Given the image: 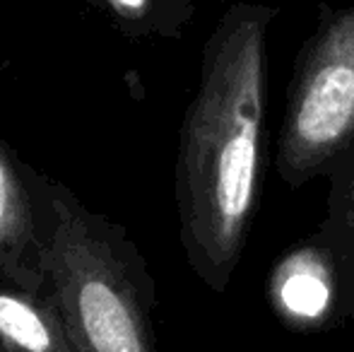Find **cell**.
<instances>
[{"label": "cell", "instance_id": "277c9868", "mask_svg": "<svg viewBox=\"0 0 354 352\" xmlns=\"http://www.w3.org/2000/svg\"><path fill=\"white\" fill-rule=\"evenodd\" d=\"M0 280L24 292H41L44 261L32 188L24 160L0 138Z\"/></svg>", "mask_w": 354, "mask_h": 352}, {"label": "cell", "instance_id": "7a4b0ae2", "mask_svg": "<svg viewBox=\"0 0 354 352\" xmlns=\"http://www.w3.org/2000/svg\"><path fill=\"white\" fill-rule=\"evenodd\" d=\"M41 237L44 287L75 352H159L154 282L126 227L24 162Z\"/></svg>", "mask_w": 354, "mask_h": 352}, {"label": "cell", "instance_id": "ba28073f", "mask_svg": "<svg viewBox=\"0 0 354 352\" xmlns=\"http://www.w3.org/2000/svg\"><path fill=\"white\" fill-rule=\"evenodd\" d=\"M0 352H3V348H0Z\"/></svg>", "mask_w": 354, "mask_h": 352}, {"label": "cell", "instance_id": "3957f363", "mask_svg": "<svg viewBox=\"0 0 354 352\" xmlns=\"http://www.w3.org/2000/svg\"><path fill=\"white\" fill-rule=\"evenodd\" d=\"M354 138V8L330 15L304 53L282 131V165L301 174Z\"/></svg>", "mask_w": 354, "mask_h": 352}, {"label": "cell", "instance_id": "52a82bcc", "mask_svg": "<svg viewBox=\"0 0 354 352\" xmlns=\"http://www.w3.org/2000/svg\"><path fill=\"white\" fill-rule=\"evenodd\" d=\"M277 299L297 319H316L328 309L330 280L326 268L311 254H299L277 272Z\"/></svg>", "mask_w": 354, "mask_h": 352}, {"label": "cell", "instance_id": "8992f818", "mask_svg": "<svg viewBox=\"0 0 354 352\" xmlns=\"http://www.w3.org/2000/svg\"><path fill=\"white\" fill-rule=\"evenodd\" d=\"M128 39H174L191 22L193 0H84Z\"/></svg>", "mask_w": 354, "mask_h": 352}, {"label": "cell", "instance_id": "5b68a950", "mask_svg": "<svg viewBox=\"0 0 354 352\" xmlns=\"http://www.w3.org/2000/svg\"><path fill=\"white\" fill-rule=\"evenodd\" d=\"M3 352H75L53 306L41 292H24L0 280Z\"/></svg>", "mask_w": 354, "mask_h": 352}, {"label": "cell", "instance_id": "6da1fadb", "mask_svg": "<svg viewBox=\"0 0 354 352\" xmlns=\"http://www.w3.org/2000/svg\"><path fill=\"white\" fill-rule=\"evenodd\" d=\"M275 10L236 3L203 51L201 87L181 128L176 201L188 263L222 290L256 207L266 113V34Z\"/></svg>", "mask_w": 354, "mask_h": 352}]
</instances>
